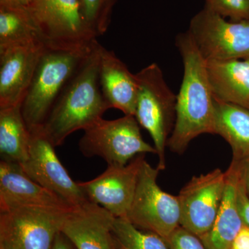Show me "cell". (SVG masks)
I'll return each instance as SVG.
<instances>
[{"mask_svg": "<svg viewBox=\"0 0 249 249\" xmlns=\"http://www.w3.org/2000/svg\"><path fill=\"white\" fill-rule=\"evenodd\" d=\"M175 44L182 58L183 76L177 95L175 126L167 147L182 155L196 137L214 134V98L206 60L189 32L178 34Z\"/></svg>", "mask_w": 249, "mask_h": 249, "instance_id": "6da1fadb", "label": "cell"}, {"mask_svg": "<svg viewBox=\"0 0 249 249\" xmlns=\"http://www.w3.org/2000/svg\"><path fill=\"white\" fill-rule=\"evenodd\" d=\"M100 46L95 41L88 58L65 87L42 125L44 133L55 147L61 145L76 131L88 128L109 109L100 86Z\"/></svg>", "mask_w": 249, "mask_h": 249, "instance_id": "7a4b0ae2", "label": "cell"}, {"mask_svg": "<svg viewBox=\"0 0 249 249\" xmlns=\"http://www.w3.org/2000/svg\"><path fill=\"white\" fill-rule=\"evenodd\" d=\"M93 43L78 49L46 47L21 105L29 131L42 127L62 91L88 58Z\"/></svg>", "mask_w": 249, "mask_h": 249, "instance_id": "3957f363", "label": "cell"}, {"mask_svg": "<svg viewBox=\"0 0 249 249\" xmlns=\"http://www.w3.org/2000/svg\"><path fill=\"white\" fill-rule=\"evenodd\" d=\"M136 75L138 95L134 117L150 134L158 157L157 168L162 171L166 167L165 147L176 119L177 95L157 64L147 65Z\"/></svg>", "mask_w": 249, "mask_h": 249, "instance_id": "277c9868", "label": "cell"}, {"mask_svg": "<svg viewBox=\"0 0 249 249\" xmlns=\"http://www.w3.org/2000/svg\"><path fill=\"white\" fill-rule=\"evenodd\" d=\"M140 127L134 116L115 120L101 118L85 129L80 151L86 157H101L107 166H124L136 155H157L155 147L142 139Z\"/></svg>", "mask_w": 249, "mask_h": 249, "instance_id": "5b68a950", "label": "cell"}, {"mask_svg": "<svg viewBox=\"0 0 249 249\" xmlns=\"http://www.w3.org/2000/svg\"><path fill=\"white\" fill-rule=\"evenodd\" d=\"M160 170L144 160L127 219L135 227L153 232L167 242L180 226L181 210L178 196L163 191L157 184Z\"/></svg>", "mask_w": 249, "mask_h": 249, "instance_id": "8992f818", "label": "cell"}, {"mask_svg": "<svg viewBox=\"0 0 249 249\" xmlns=\"http://www.w3.org/2000/svg\"><path fill=\"white\" fill-rule=\"evenodd\" d=\"M71 209L24 207L1 212L0 249H52Z\"/></svg>", "mask_w": 249, "mask_h": 249, "instance_id": "52a82bcc", "label": "cell"}, {"mask_svg": "<svg viewBox=\"0 0 249 249\" xmlns=\"http://www.w3.org/2000/svg\"><path fill=\"white\" fill-rule=\"evenodd\" d=\"M49 48H88L96 36L85 22L79 0H35L29 8Z\"/></svg>", "mask_w": 249, "mask_h": 249, "instance_id": "ba28073f", "label": "cell"}, {"mask_svg": "<svg viewBox=\"0 0 249 249\" xmlns=\"http://www.w3.org/2000/svg\"><path fill=\"white\" fill-rule=\"evenodd\" d=\"M188 31L206 61L249 58V20L227 21L205 7Z\"/></svg>", "mask_w": 249, "mask_h": 249, "instance_id": "9c48e42d", "label": "cell"}, {"mask_svg": "<svg viewBox=\"0 0 249 249\" xmlns=\"http://www.w3.org/2000/svg\"><path fill=\"white\" fill-rule=\"evenodd\" d=\"M227 175L219 168L195 176L181 188L178 197L180 226L198 237L213 226L225 191Z\"/></svg>", "mask_w": 249, "mask_h": 249, "instance_id": "30bf717a", "label": "cell"}, {"mask_svg": "<svg viewBox=\"0 0 249 249\" xmlns=\"http://www.w3.org/2000/svg\"><path fill=\"white\" fill-rule=\"evenodd\" d=\"M29 157L21 164L34 181L60 196L72 208L89 201L84 193L59 160L55 146L42 127L30 131Z\"/></svg>", "mask_w": 249, "mask_h": 249, "instance_id": "8fae6325", "label": "cell"}, {"mask_svg": "<svg viewBox=\"0 0 249 249\" xmlns=\"http://www.w3.org/2000/svg\"><path fill=\"white\" fill-rule=\"evenodd\" d=\"M145 155L137 156L124 166H107L90 181H78L88 200L102 206L115 217H126L133 201Z\"/></svg>", "mask_w": 249, "mask_h": 249, "instance_id": "7c38bea8", "label": "cell"}, {"mask_svg": "<svg viewBox=\"0 0 249 249\" xmlns=\"http://www.w3.org/2000/svg\"><path fill=\"white\" fill-rule=\"evenodd\" d=\"M45 48L43 44L0 48V109L22 105Z\"/></svg>", "mask_w": 249, "mask_h": 249, "instance_id": "4fadbf2b", "label": "cell"}, {"mask_svg": "<svg viewBox=\"0 0 249 249\" xmlns=\"http://www.w3.org/2000/svg\"><path fill=\"white\" fill-rule=\"evenodd\" d=\"M24 207H72L60 196L32 179L20 164L0 162V213Z\"/></svg>", "mask_w": 249, "mask_h": 249, "instance_id": "5bb4252c", "label": "cell"}, {"mask_svg": "<svg viewBox=\"0 0 249 249\" xmlns=\"http://www.w3.org/2000/svg\"><path fill=\"white\" fill-rule=\"evenodd\" d=\"M114 219L107 210L89 201L69 211L62 232L77 249H119L113 235Z\"/></svg>", "mask_w": 249, "mask_h": 249, "instance_id": "9a60e30c", "label": "cell"}, {"mask_svg": "<svg viewBox=\"0 0 249 249\" xmlns=\"http://www.w3.org/2000/svg\"><path fill=\"white\" fill-rule=\"evenodd\" d=\"M99 82L101 92L109 109L116 108L124 115L134 116L138 80L127 65L112 51L101 45L99 50Z\"/></svg>", "mask_w": 249, "mask_h": 249, "instance_id": "2e32d148", "label": "cell"}, {"mask_svg": "<svg viewBox=\"0 0 249 249\" xmlns=\"http://www.w3.org/2000/svg\"><path fill=\"white\" fill-rule=\"evenodd\" d=\"M240 163L232 160L226 175L225 191L213 227L199 238L206 249H229L245 225L237 204Z\"/></svg>", "mask_w": 249, "mask_h": 249, "instance_id": "e0dca14e", "label": "cell"}, {"mask_svg": "<svg viewBox=\"0 0 249 249\" xmlns=\"http://www.w3.org/2000/svg\"><path fill=\"white\" fill-rule=\"evenodd\" d=\"M214 98L247 107L249 104V58L206 61Z\"/></svg>", "mask_w": 249, "mask_h": 249, "instance_id": "ac0fdd59", "label": "cell"}, {"mask_svg": "<svg viewBox=\"0 0 249 249\" xmlns=\"http://www.w3.org/2000/svg\"><path fill=\"white\" fill-rule=\"evenodd\" d=\"M214 134L221 136L232 149V160L249 158V109L214 99Z\"/></svg>", "mask_w": 249, "mask_h": 249, "instance_id": "d6986e66", "label": "cell"}, {"mask_svg": "<svg viewBox=\"0 0 249 249\" xmlns=\"http://www.w3.org/2000/svg\"><path fill=\"white\" fill-rule=\"evenodd\" d=\"M30 140L21 105L0 109L1 160L22 164L29 157Z\"/></svg>", "mask_w": 249, "mask_h": 249, "instance_id": "ffe728a7", "label": "cell"}, {"mask_svg": "<svg viewBox=\"0 0 249 249\" xmlns=\"http://www.w3.org/2000/svg\"><path fill=\"white\" fill-rule=\"evenodd\" d=\"M40 44L45 45L29 8L0 7V48Z\"/></svg>", "mask_w": 249, "mask_h": 249, "instance_id": "44dd1931", "label": "cell"}, {"mask_svg": "<svg viewBox=\"0 0 249 249\" xmlns=\"http://www.w3.org/2000/svg\"><path fill=\"white\" fill-rule=\"evenodd\" d=\"M112 232L119 249H170L160 236L142 231L125 217H115Z\"/></svg>", "mask_w": 249, "mask_h": 249, "instance_id": "7402d4cb", "label": "cell"}, {"mask_svg": "<svg viewBox=\"0 0 249 249\" xmlns=\"http://www.w3.org/2000/svg\"><path fill=\"white\" fill-rule=\"evenodd\" d=\"M116 1L117 0H79L83 18L96 37L107 32Z\"/></svg>", "mask_w": 249, "mask_h": 249, "instance_id": "603a6c76", "label": "cell"}, {"mask_svg": "<svg viewBox=\"0 0 249 249\" xmlns=\"http://www.w3.org/2000/svg\"><path fill=\"white\" fill-rule=\"evenodd\" d=\"M205 7L234 22L249 20V0H206Z\"/></svg>", "mask_w": 249, "mask_h": 249, "instance_id": "cb8c5ba5", "label": "cell"}, {"mask_svg": "<svg viewBox=\"0 0 249 249\" xmlns=\"http://www.w3.org/2000/svg\"><path fill=\"white\" fill-rule=\"evenodd\" d=\"M166 243L170 249H206L197 235L181 226L174 231Z\"/></svg>", "mask_w": 249, "mask_h": 249, "instance_id": "d4e9b609", "label": "cell"}, {"mask_svg": "<svg viewBox=\"0 0 249 249\" xmlns=\"http://www.w3.org/2000/svg\"><path fill=\"white\" fill-rule=\"evenodd\" d=\"M237 204L244 225L249 228V196L246 191L245 184L241 176V171L237 186Z\"/></svg>", "mask_w": 249, "mask_h": 249, "instance_id": "484cf974", "label": "cell"}, {"mask_svg": "<svg viewBox=\"0 0 249 249\" xmlns=\"http://www.w3.org/2000/svg\"><path fill=\"white\" fill-rule=\"evenodd\" d=\"M229 249H249V228L242 229Z\"/></svg>", "mask_w": 249, "mask_h": 249, "instance_id": "4316f807", "label": "cell"}, {"mask_svg": "<svg viewBox=\"0 0 249 249\" xmlns=\"http://www.w3.org/2000/svg\"><path fill=\"white\" fill-rule=\"evenodd\" d=\"M35 0H0V7L10 9H28Z\"/></svg>", "mask_w": 249, "mask_h": 249, "instance_id": "83f0119b", "label": "cell"}, {"mask_svg": "<svg viewBox=\"0 0 249 249\" xmlns=\"http://www.w3.org/2000/svg\"><path fill=\"white\" fill-rule=\"evenodd\" d=\"M52 249H77L63 232H59L55 237Z\"/></svg>", "mask_w": 249, "mask_h": 249, "instance_id": "f1b7e54d", "label": "cell"}, {"mask_svg": "<svg viewBox=\"0 0 249 249\" xmlns=\"http://www.w3.org/2000/svg\"><path fill=\"white\" fill-rule=\"evenodd\" d=\"M240 163L241 176L245 184L246 191L249 196V158Z\"/></svg>", "mask_w": 249, "mask_h": 249, "instance_id": "f546056e", "label": "cell"}, {"mask_svg": "<svg viewBox=\"0 0 249 249\" xmlns=\"http://www.w3.org/2000/svg\"><path fill=\"white\" fill-rule=\"evenodd\" d=\"M247 108H248V109H249V106H247Z\"/></svg>", "mask_w": 249, "mask_h": 249, "instance_id": "4dcf8cb0", "label": "cell"}]
</instances>
